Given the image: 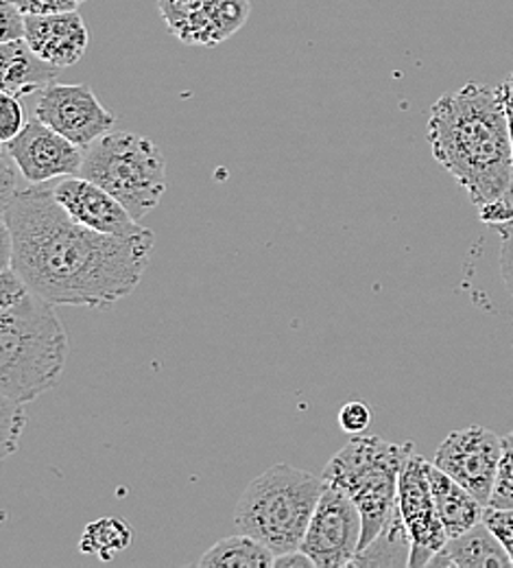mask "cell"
I'll return each mask as SVG.
<instances>
[{"mask_svg":"<svg viewBox=\"0 0 513 568\" xmlns=\"http://www.w3.org/2000/svg\"><path fill=\"white\" fill-rule=\"evenodd\" d=\"M27 425L24 403L7 398L0 394V446L2 457H9L20 442V435Z\"/></svg>","mask_w":513,"mask_h":568,"instance_id":"cell-22","label":"cell"},{"mask_svg":"<svg viewBox=\"0 0 513 568\" xmlns=\"http://www.w3.org/2000/svg\"><path fill=\"white\" fill-rule=\"evenodd\" d=\"M488 507H499V509L513 507V430L503 437V455L499 464L494 493Z\"/></svg>","mask_w":513,"mask_h":568,"instance_id":"cell-23","label":"cell"},{"mask_svg":"<svg viewBox=\"0 0 513 568\" xmlns=\"http://www.w3.org/2000/svg\"><path fill=\"white\" fill-rule=\"evenodd\" d=\"M479 214H481V221L501 230L505 225H510L513 221V197L507 193L505 197H499L490 204H483L479 206Z\"/></svg>","mask_w":513,"mask_h":568,"instance_id":"cell-28","label":"cell"},{"mask_svg":"<svg viewBox=\"0 0 513 568\" xmlns=\"http://www.w3.org/2000/svg\"><path fill=\"white\" fill-rule=\"evenodd\" d=\"M274 568H315V562L301 549H297V551L276 556Z\"/></svg>","mask_w":513,"mask_h":568,"instance_id":"cell-32","label":"cell"},{"mask_svg":"<svg viewBox=\"0 0 513 568\" xmlns=\"http://www.w3.org/2000/svg\"><path fill=\"white\" fill-rule=\"evenodd\" d=\"M69 333L55 304L38 295L13 267L0 270V394L31 403L60 383Z\"/></svg>","mask_w":513,"mask_h":568,"instance_id":"cell-3","label":"cell"},{"mask_svg":"<svg viewBox=\"0 0 513 568\" xmlns=\"http://www.w3.org/2000/svg\"><path fill=\"white\" fill-rule=\"evenodd\" d=\"M249 13V0H211L206 11L188 27L179 42L188 47H219L245 27Z\"/></svg>","mask_w":513,"mask_h":568,"instance_id":"cell-17","label":"cell"},{"mask_svg":"<svg viewBox=\"0 0 513 568\" xmlns=\"http://www.w3.org/2000/svg\"><path fill=\"white\" fill-rule=\"evenodd\" d=\"M211 0H157V9L168 31L179 40L188 27L206 11Z\"/></svg>","mask_w":513,"mask_h":568,"instance_id":"cell-21","label":"cell"},{"mask_svg":"<svg viewBox=\"0 0 513 568\" xmlns=\"http://www.w3.org/2000/svg\"><path fill=\"white\" fill-rule=\"evenodd\" d=\"M24 125V108L20 99L9 92H0V142L13 141Z\"/></svg>","mask_w":513,"mask_h":568,"instance_id":"cell-25","label":"cell"},{"mask_svg":"<svg viewBox=\"0 0 513 568\" xmlns=\"http://www.w3.org/2000/svg\"><path fill=\"white\" fill-rule=\"evenodd\" d=\"M27 16L13 4V0H0V42L24 40Z\"/></svg>","mask_w":513,"mask_h":568,"instance_id":"cell-27","label":"cell"},{"mask_svg":"<svg viewBox=\"0 0 513 568\" xmlns=\"http://www.w3.org/2000/svg\"><path fill=\"white\" fill-rule=\"evenodd\" d=\"M433 158L474 206L512 191L513 149L503 88L470 81L435 101L429 116Z\"/></svg>","mask_w":513,"mask_h":568,"instance_id":"cell-2","label":"cell"},{"mask_svg":"<svg viewBox=\"0 0 513 568\" xmlns=\"http://www.w3.org/2000/svg\"><path fill=\"white\" fill-rule=\"evenodd\" d=\"M24 40L44 62L66 69L83 58L90 36L79 11H64L27 16Z\"/></svg>","mask_w":513,"mask_h":568,"instance_id":"cell-13","label":"cell"},{"mask_svg":"<svg viewBox=\"0 0 513 568\" xmlns=\"http://www.w3.org/2000/svg\"><path fill=\"white\" fill-rule=\"evenodd\" d=\"M0 219L11 234V267L55 306L112 308L141 284L155 245L151 230L112 236L74 221L47 182L20 191Z\"/></svg>","mask_w":513,"mask_h":568,"instance_id":"cell-1","label":"cell"},{"mask_svg":"<svg viewBox=\"0 0 513 568\" xmlns=\"http://www.w3.org/2000/svg\"><path fill=\"white\" fill-rule=\"evenodd\" d=\"M431 568H510V554L494 536V531L481 520L465 534L448 538V542L429 562Z\"/></svg>","mask_w":513,"mask_h":568,"instance_id":"cell-14","label":"cell"},{"mask_svg":"<svg viewBox=\"0 0 513 568\" xmlns=\"http://www.w3.org/2000/svg\"><path fill=\"white\" fill-rule=\"evenodd\" d=\"M427 475L448 538H456L483 520L485 505L472 493H468L459 481L429 462Z\"/></svg>","mask_w":513,"mask_h":568,"instance_id":"cell-16","label":"cell"},{"mask_svg":"<svg viewBox=\"0 0 513 568\" xmlns=\"http://www.w3.org/2000/svg\"><path fill=\"white\" fill-rule=\"evenodd\" d=\"M363 518L355 500L328 484L310 518L301 551L315 568L350 567L361 549Z\"/></svg>","mask_w":513,"mask_h":568,"instance_id":"cell-7","label":"cell"},{"mask_svg":"<svg viewBox=\"0 0 513 568\" xmlns=\"http://www.w3.org/2000/svg\"><path fill=\"white\" fill-rule=\"evenodd\" d=\"M276 554L247 534L227 536L213 545L197 567L202 568H274Z\"/></svg>","mask_w":513,"mask_h":568,"instance_id":"cell-19","label":"cell"},{"mask_svg":"<svg viewBox=\"0 0 513 568\" xmlns=\"http://www.w3.org/2000/svg\"><path fill=\"white\" fill-rule=\"evenodd\" d=\"M31 184L79 175L85 149L69 141L40 119H33L13 141L2 142Z\"/></svg>","mask_w":513,"mask_h":568,"instance_id":"cell-11","label":"cell"},{"mask_svg":"<svg viewBox=\"0 0 513 568\" xmlns=\"http://www.w3.org/2000/svg\"><path fill=\"white\" fill-rule=\"evenodd\" d=\"M13 4L24 16H49V13H64L76 11V0H13Z\"/></svg>","mask_w":513,"mask_h":568,"instance_id":"cell-30","label":"cell"},{"mask_svg":"<svg viewBox=\"0 0 513 568\" xmlns=\"http://www.w3.org/2000/svg\"><path fill=\"white\" fill-rule=\"evenodd\" d=\"M413 453V442L391 444L376 435H366L350 439L328 462L324 479L341 488L361 511V549L380 534L398 509L400 475Z\"/></svg>","mask_w":513,"mask_h":568,"instance_id":"cell-5","label":"cell"},{"mask_svg":"<svg viewBox=\"0 0 513 568\" xmlns=\"http://www.w3.org/2000/svg\"><path fill=\"white\" fill-rule=\"evenodd\" d=\"M501 88H503V99H505V112H507V123H510V136H512L513 149V72L505 79V83H503ZM510 195L513 197V180Z\"/></svg>","mask_w":513,"mask_h":568,"instance_id":"cell-33","label":"cell"},{"mask_svg":"<svg viewBox=\"0 0 513 568\" xmlns=\"http://www.w3.org/2000/svg\"><path fill=\"white\" fill-rule=\"evenodd\" d=\"M411 562V536L400 516V507L380 529V534L363 547L350 567H409Z\"/></svg>","mask_w":513,"mask_h":568,"instance_id":"cell-18","label":"cell"},{"mask_svg":"<svg viewBox=\"0 0 513 568\" xmlns=\"http://www.w3.org/2000/svg\"><path fill=\"white\" fill-rule=\"evenodd\" d=\"M53 195L74 221L96 232L112 236H132L147 230L114 195L81 175L62 178L53 186Z\"/></svg>","mask_w":513,"mask_h":568,"instance_id":"cell-12","label":"cell"},{"mask_svg":"<svg viewBox=\"0 0 513 568\" xmlns=\"http://www.w3.org/2000/svg\"><path fill=\"white\" fill-rule=\"evenodd\" d=\"M369 423H371V409L366 403H348L339 412V425L350 435L363 433Z\"/></svg>","mask_w":513,"mask_h":568,"instance_id":"cell-29","label":"cell"},{"mask_svg":"<svg viewBox=\"0 0 513 568\" xmlns=\"http://www.w3.org/2000/svg\"><path fill=\"white\" fill-rule=\"evenodd\" d=\"M483 523L494 531V536L501 540V545L505 547L513 562V507L512 509L485 507Z\"/></svg>","mask_w":513,"mask_h":568,"instance_id":"cell-26","label":"cell"},{"mask_svg":"<svg viewBox=\"0 0 513 568\" xmlns=\"http://www.w3.org/2000/svg\"><path fill=\"white\" fill-rule=\"evenodd\" d=\"M398 507L411 536L409 567H429L435 554L448 542V534L441 525L435 498L431 493L427 459L418 453H413L402 468L398 486Z\"/></svg>","mask_w":513,"mask_h":568,"instance_id":"cell-10","label":"cell"},{"mask_svg":"<svg viewBox=\"0 0 513 568\" xmlns=\"http://www.w3.org/2000/svg\"><path fill=\"white\" fill-rule=\"evenodd\" d=\"M35 119L83 149L112 132L116 123V116L101 105L92 88L58 81L38 92Z\"/></svg>","mask_w":513,"mask_h":568,"instance_id":"cell-9","label":"cell"},{"mask_svg":"<svg viewBox=\"0 0 513 568\" xmlns=\"http://www.w3.org/2000/svg\"><path fill=\"white\" fill-rule=\"evenodd\" d=\"M501 455L503 437L485 426H468L452 430L441 442L433 464L488 507L494 493Z\"/></svg>","mask_w":513,"mask_h":568,"instance_id":"cell-8","label":"cell"},{"mask_svg":"<svg viewBox=\"0 0 513 568\" xmlns=\"http://www.w3.org/2000/svg\"><path fill=\"white\" fill-rule=\"evenodd\" d=\"M31 186V182L22 175L20 166L11 158V153L2 146L0 151V206L4 209L20 191Z\"/></svg>","mask_w":513,"mask_h":568,"instance_id":"cell-24","label":"cell"},{"mask_svg":"<svg viewBox=\"0 0 513 568\" xmlns=\"http://www.w3.org/2000/svg\"><path fill=\"white\" fill-rule=\"evenodd\" d=\"M81 178L114 195L134 219H145L166 193V160L155 142L107 132L85 149Z\"/></svg>","mask_w":513,"mask_h":568,"instance_id":"cell-6","label":"cell"},{"mask_svg":"<svg viewBox=\"0 0 513 568\" xmlns=\"http://www.w3.org/2000/svg\"><path fill=\"white\" fill-rule=\"evenodd\" d=\"M326 486L324 475L276 464L247 486L234 509V525L276 556L297 551Z\"/></svg>","mask_w":513,"mask_h":568,"instance_id":"cell-4","label":"cell"},{"mask_svg":"<svg viewBox=\"0 0 513 568\" xmlns=\"http://www.w3.org/2000/svg\"><path fill=\"white\" fill-rule=\"evenodd\" d=\"M76 2H79V4H81V2H85V0H76Z\"/></svg>","mask_w":513,"mask_h":568,"instance_id":"cell-34","label":"cell"},{"mask_svg":"<svg viewBox=\"0 0 513 568\" xmlns=\"http://www.w3.org/2000/svg\"><path fill=\"white\" fill-rule=\"evenodd\" d=\"M0 88L18 99L35 94L53 83L60 69L44 62L27 40H11L0 44Z\"/></svg>","mask_w":513,"mask_h":568,"instance_id":"cell-15","label":"cell"},{"mask_svg":"<svg viewBox=\"0 0 513 568\" xmlns=\"http://www.w3.org/2000/svg\"><path fill=\"white\" fill-rule=\"evenodd\" d=\"M501 234V276L507 293L513 297V221L499 230Z\"/></svg>","mask_w":513,"mask_h":568,"instance_id":"cell-31","label":"cell"},{"mask_svg":"<svg viewBox=\"0 0 513 568\" xmlns=\"http://www.w3.org/2000/svg\"><path fill=\"white\" fill-rule=\"evenodd\" d=\"M134 540V529L119 516H103L83 529L79 549L85 556H96L103 562L114 560Z\"/></svg>","mask_w":513,"mask_h":568,"instance_id":"cell-20","label":"cell"}]
</instances>
